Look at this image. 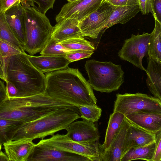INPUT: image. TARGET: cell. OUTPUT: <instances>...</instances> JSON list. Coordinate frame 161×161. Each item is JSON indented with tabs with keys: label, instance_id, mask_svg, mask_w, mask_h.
I'll return each instance as SVG.
<instances>
[{
	"label": "cell",
	"instance_id": "obj_6",
	"mask_svg": "<svg viewBox=\"0 0 161 161\" xmlns=\"http://www.w3.org/2000/svg\"><path fill=\"white\" fill-rule=\"evenodd\" d=\"M85 68L88 82L96 91L111 92L118 90L124 82V72L119 64L91 59L86 61Z\"/></svg>",
	"mask_w": 161,
	"mask_h": 161
},
{
	"label": "cell",
	"instance_id": "obj_34",
	"mask_svg": "<svg viewBox=\"0 0 161 161\" xmlns=\"http://www.w3.org/2000/svg\"><path fill=\"white\" fill-rule=\"evenodd\" d=\"M6 82V89L8 98L22 97L19 91L12 83L7 80Z\"/></svg>",
	"mask_w": 161,
	"mask_h": 161
},
{
	"label": "cell",
	"instance_id": "obj_1",
	"mask_svg": "<svg viewBox=\"0 0 161 161\" xmlns=\"http://www.w3.org/2000/svg\"><path fill=\"white\" fill-rule=\"evenodd\" d=\"M45 93L73 105H96L93 89L78 69L67 67L46 74Z\"/></svg>",
	"mask_w": 161,
	"mask_h": 161
},
{
	"label": "cell",
	"instance_id": "obj_4",
	"mask_svg": "<svg viewBox=\"0 0 161 161\" xmlns=\"http://www.w3.org/2000/svg\"><path fill=\"white\" fill-rule=\"evenodd\" d=\"M23 7L25 43L24 49L33 56L40 52L51 37L53 29L45 14L30 0H21Z\"/></svg>",
	"mask_w": 161,
	"mask_h": 161
},
{
	"label": "cell",
	"instance_id": "obj_26",
	"mask_svg": "<svg viewBox=\"0 0 161 161\" xmlns=\"http://www.w3.org/2000/svg\"><path fill=\"white\" fill-rule=\"evenodd\" d=\"M23 123L0 117V143L12 140L17 130Z\"/></svg>",
	"mask_w": 161,
	"mask_h": 161
},
{
	"label": "cell",
	"instance_id": "obj_18",
	"mask_svg": "<svg viewBox=\"0 0 161 161\" xmlns=\"http://www.w3.org/2000/svg\"><path fill=\"white\" fill-rule=\"evenodd\" d=\"M129 123L125 137L123 156L131 149L148 144L155 140V134L137 127L129 122Z\"/></svg>",
	"mask_w": 161,
	"mask_h": 161
},
{
	"label": "cell",
	"instance_id": "obj_43",
	"mask_svg": "<svg viewBox=\"0 0 161 161\" xmlns=\"http://www.w3.org/2000/svg\"><path fill=\"white\" fill-rule=\"evenodd\" d=\"M78 0H67V1L68 2H73L76 1H77Z\"/></svg>",
	"mask_w": 161,
	"mask_h": 161
},
{
	"label": "cell",
	"instance_id": "obj_9",
	"mask_svg": "<svg viewBox=\"0 0 161 161\" xmlns=\"http://www.w3.org/2000/svg\"><path fill=\"white\" fill-rule=\"evenodd\" d=\"M150 35V33H148L136 35L132 34L130 38L124 41L118 53V56L122 59L146 71L142 64V60L145 56L148 55Z\"/></svg>",
	"mask_w": 161,
	"mask_h": 161
},
{
	"label": "cell",
	"instance_id": "obj_19",
	"mask_svg": "<svg viewBox=\"0 0 161 161\" xmlns=\"http://www.w3.org/2000/svg\"><path fill=\"white\" fill-rule=\"evenodd\" d=\"M129 122L125 117L123 125L109 148L103 152L102 161H120L123 155L125 137Z\"/></svg>",
	"mask_w": 161,
	"mask_h": 161
},
{
	"label": "cell",
	"instance_id": "obj_21",
	"mask_svg": "<svg viewBox=\"0 0 161 161\" xmlns=\"http://www.w3.org/2000/svg\"><path fill=\"white\" fill-rule=\"evenodd\" d=\"M147 86L154 97L161 101V62L147 58Z\"/></svg>",
	"mask_w": 161,
	"mask_h": 161
},
{
	"label": "cell",
	"instance_id": "obj_15",
	"mask_svg": "<svg viewBox=\"0 0 161 161\" xmlns=\"http://www.w3.org/2000/svg\"><path fill=\"white\" fill-rule=\"evenodd\" d=\"M27 57L32 64L43 73H48L68 67L70 63L64 56H31Z\"/></svg>",
	"mask_w": 161,
	"mask_h": 161
},
{
	"label": "cell",
	"instance_id": "obj_40",
	"mask_svg": "<svg viewBox=\"0 0 161 161\" xmlns=\"http://www.w3.org/2000/svg\"><path fill=\"white\" fill-rule=\"evenodd\" d=\"M8 65L0 55V78L5 82L7 80Z\"/></svg>",
	"mask_w": 161,
	"mask_h": 161
},
{
	"label": "cell",
	"instance_id": "obj_24",
	"mask_svg": "<svg viewBox=\"0 0 161 161\" xmlns=\"http://www.w3.org/2000/svg\"><path fill=\"white\" fill-rule=\"evenodd\" d=\"M155 141L146 145L130 149L122 157L120 161L136 159L153 161Z\"/></svg>",
	"mask_w": 161,
	"mask_h": 161
},
{
	"label": "cell",
	"instance_id": "obj_5",
	"mask_svg": "<svg viewBox=\"0 0 161 161\" xmlns=\"http://www.w3.org/2000/svg\"><path fill=\"white\" fill-rule=\"evenodd\" d=\"M80 118V115L74 111L58 108L36 119L23 123L17 130L12 140L42 139L65 130L70 123Z\"/></svg>",
	"mask_w": 161,
	"mask_h": 161
},
{
	"label": "cell",
	"instance_id": "obj_7",
	"mask_svg": "<svg viewBox=\"0 0 161 161\" xmlns=\"http://www.w3.org/2000/svg\"><path fill=\"white\" fill-rule=\"evenodd\" d=\"M38 143L83 156L90 161H102L103 150L99 140L90 142H78L71 140L66 134H57L49 138L42 139Z\"/></svg>",
	"mask_w": 161,
	"mask_h": 161
},
{
	"label": "cell",
	"instance_id": "obj_27",
	"mask_svg": "<svg viewBox=\"0 0 161 161\" xmlns=\"http://www.w3.org/2000/svg\"><path fill=\"white\" fill-rule=\"evenodd\" d=\"M0 39L25 51L8 25L4 13L0 9Z\"/></svg>",
	"mask_w": 161,
	"mask_h": 161
},
{
	"label": "cell",
	"instance_id": "obj_13",
	"mask_svg": "<svg viewBox=\"0 0 161 161\" xmlns=\"http://www.w3.org/2000/svg\"><path fill=\"white\" fill-rule=\"evenodd\" d=\"M65 130L67 131V136L76 142H90L99 140L98 131L95 125L85 119L73 121Z\"/></svg>",
	"mask_w": 161,
	"mask_h": 161
},
{
	"label": "cell",
	"instance_id": "obj_16",
	"mask_svg": "<svg viewBox=\"0 0 161 161\" xmlns=\"http://www.w3.org/2000/svg\"><path fill=\"white\" fill-rule=\"evenodd\" d=\"M55 25L51 37L58 42L76 38L84 37L79 25V21L74 18L61 20Z\"/></svg>",
	"mask_w": 161,
	"mask_h": 161
},
{
	"label": "cell",
	"instance_id": "obj_42",
	"mask_svg": "<svg viewBox=\"0 0 161 161\" xmlns=\"http://www.w3.org/2000/svg\"><path fill=\"white\" fill-rule=\"evenodd\" d=\"M9 161L7 155L2 150L0 151V161Z\"/></svg>",
	"mask_w": 161,
	"mask_h": 161
},
{
	"label": "cell",
	"instance_id": "obj_10",
	"mask_svg": "<svg viewBox=\"0 0 161 161\" xmlns=\"http://www.w3.org/2000/svg\"><path fill=\"white\" fill-rule=\"evenodd\" d=\"M114 8V6L105 0L96 10L79 21V27L83 36L97 38Z\"/></svg>",
	"mask_w": 161,
	"mask_h": 161
},
{
	"label": "cell",
	"instance_id": "obj_3",
	"mask_svg": "<svg viewBox=\"0 0 161 161\" xmlns=\"http://www.w3.org/2000/svg\"><path fill=\"white\" fill-rule=\"evenodd\" d=\"M7 80L17 87L22 97L45 92V75L32 64L25 52L10 58L7 69Z\"/></svg>",
	"mask_w": 161,
	"mask_h": 161
},
{
	"label": "cell",
	"instance_id": "obj_32",
	"mask_svg": "<svg viewBox=\"0 0 161 161\" xmlns=\"http://www.w3.org/2000/svg\"><path fill=\"white\" fill-rule=\"evenodd\" d=\"M93 51H77L69 53L64 56L70 63L85 58L90 57Z\"/></svg>",
	"mask_w": 161,
	"mask_h": 161
},
{
	"label": "cell",
	"instance_id": "obj_25",
	"mask_svg": "<svg viewBox=\"0 0 161 161\" xmlns=\"http://www.w3.org/2000/svg\"><path fill=\"white\" fill-rule=\"evenodd\" d=\"M161 23L155 20L154 28L150 33L148 57L161 62Z\"/></svg>",
	"mask_w": 161,
	"mask_h": 161
},
{
	"label": "cell",
	"instance_id": "obj_22",
	"mask_svg": "<svg viewBox=\"0 0 161 161\" xmlns=\"http://www.w3.org/2000/svg\"><path fill=\"white\" fill-rule=\"evenodd\" d=\"M141 11L139 5L129 6H115L113 12L106 22L101 33L118 24L126 23Z\"/></svg>",
	"mask_w": 161,
	"mask_h": 161
},
{
	"label": "cell",
	"instance_id": "obj_30",
	"mask_svg": "<svg viewBox=\"0 0 161 161\" xmlns=\"http://www.w3.org/2000/svg\"><path fill=\"white\" fill-rule=\"evenodd\" d=\"M80 117L92 122L97 121L101 115V108L96 105L80 106L78 107Z\"/></svg>",
	"mask_w": 161,
	"mask_h": 161
},
{
	"label": "cell",
	"instance_id": "obj_8",
	"mask_svg": "<svg viewBox=\"0 0 161 161\" xmlns=\"http://www.w3.org/2000/svg\"><path fill=\"white\" fill-rule=\"evenodd\" d=\"M113 112H119L125 116L139 111L161 113V101L154 97L140 93H117Z\"/></svg>",
	"mask_w": 161,
	"mask_h": 161
},
{
	"label": "cell",
	"instance_id": "obj_12",
	"mask_svg": "<svg viewBox=\"0 0 161 161\" xmlns=\"http://www.w3.org/2000/svg\"><path fill=\"white\" fill-rule=\"evenodd\" d=\"M105 0H78L64 4L56 15V22L63 19L74 18L79 21L95 11Z\"/></svg>",
	"mask_w": 161,
	"mask_h": 161
},
{
	"label": "cell",
	"instance_id": "obj_23",
	"mask_svg": "<svg viewBox=\"0 0 161 161\" xmlns=\"http://www.w3.org/2000/svg\"><path fill=\"white\" fill-rule=\"evenodd\" d=\"M125 119V116L119 112H113L110 114L104 142L101 145V147L103 151L109 148L112 141L120 130Z\"/></svg>",
	"mask_w": 161,
	"mask_h": 161
},
{
	"label": "cell",
	"instance_id": "obj_33",
	"mask_svg": "<svg viewBox=\"0 0 161 161\" xmlns=\"http://www.w3.org/2000/svg\"><path fill=\"white\" fill-rule=\"evenodd\" d=\"M37 5V9L41 13L46 14L50 9H52L56 0H30Z\"/></svg>",
	"mask_w": 161,
	"mask_h": 161
},
{
	"label": "cell",
	"instance_id": "obj_44",
	"mask_svg": "<svg viewBox=\"0 0 161 161\" xmlns=\"http://www.w3.org/2000/svg\"><path fill=\"white\" fill-rule=\"evenodd\" d=\"M2 144L0 143V151L2 150Z\"/></svg>",
	"mask_w": 161,
	"mask_h": 161
},
{
	"label": "cell",
	"instance_id": "obj_14",
	"mask_svg": "<svg viewBox=\"0 0 161 161\" xmlns=\"http://www.w3.org/2000/svg\"><path fill=\"white\" fill-rule=\"evenodd\" d=\"M131 124L144 130L155 134L161 130V113L139 111L125 116Z\"/></svg>",
	"mask_w": 161,
	"mask_h": 161
},
{
	"label": "cell",
	"instance_id": "obj_20",
	"mask_svg": "<svg viewBox=\"0 0 161 161\" xmlns=\"http://www.w3.org/2000/svg\"><path fill=\"white\" fill-rule=\"evenodd\" d=\"M4 14L8 25L24 49V22L23 7L21 3L11 7L4 12Z\"/></svg>",
	"mask_w": 161,
	"mask_h": 161
},
{
	"label": "cell",
	"instance_id": "obj_29",
	"mask_svg": "<svg viewBox=\"0 0 161 161\" xmlns=\"http://www.w3.org/2000/svg\"><path fill=\"white\" fill-rule=\"evenodd\" d=\"M76 51H77L66 48L51 37L44 48L40 52V54L41 55L44 56H64L67 53Z\"/></svg>",
	"mask_w": 161,
	"mask_h": 161
},
{
	"label": "cell",
	"instance_id": "obj_39",
	"mask_svg": "<svg viewBox=\"0 0 161 161\" xmlns=\"http://www.w3.org/2000/svg\"><path fill=\"white\" fill-rule=\"evenodd\" d=\"M21 0H0V9L4 13L11 7L20 3Z\"/></svg>",
	"mask_w": 161,
	"mask_h": 161
},
{
	"label": "cell",
	"instance_id": "obj_11",
	"mask_svg": "<svg viewBox=\"0 0 161 161\" xmlns=\"http://www.w3.org/2000/svg\"><path fill=\"white\" fill-rule=\"evenodd\" d=\"M27 161H90L77 154L58 150L49 146L36 144Z\"/></svg>",
	"mask_w": 161,
	"mask_h": 161
},
{
	"label": "cell",
	"instance_id": "obj_37",
	"mask_svg": "<svg viewBox=\"0 0 161 161\" xmlns=\"http://www.w3.org/2000/svg\"><path fill=\"white\" fill-rule=\"evenodd\" d=\"M139 5L141 11L143 15L153 14L151 0H139Z\"/></svg>",
	"mask_w": 161,
	"mask_h": 161
},
{
	"label": "cell",
	"instance_id": "obj_17",
	"mask_svg": "<svg viewBox=\"0 0 161 161\" xmlns=\"http://www.w3.org/2000/svg\"><path fill=\"white\" fill-rule=\"evenodd\" d=\"M35 145L32 140L27 139L12 140L3 144L9 161H27Z\"/></svg>",
	"mask_w": 161,
	"mask_h": 161
},
{
	"label": "cell",
	"instance_id": "obj_31",
	"mask_svg": "<svg viewBox=\"0 0 161 161\" xmlns=\"http://www.w3.org/2000/svg\"><path fill=\"white\" fill-rule=\"evenodd\" d=\"M24 52L19 48L0 39V55L7 64L12 56Z\"/></svg>",
	"mask_w": 161,
	"mask_h": 161
},
{
	"label": "cell",
	"instance_id": "obj_36",
	"mask_svg": "<svg viewBox=\"0 0 161 161\" xmlns=\"http://www.w3.org/2000/svg\"><path fill=\"white\" fill-rule=\"evenodd\" d=\"M153 15L155 20L161 23V0H151Z\"/></svg>",
	"mask_w": 161,
	"mask_h": 161
},
{
	"label": "cell",
	"instance_id": "obj_2",
	"mask_svg": "<svg viewBox=\"0 0 161 161\" xmlns=\"http://www.w3.org/2000/svg\"><path fill=\"white\" fill-rule=\"evenodd\" d=\"M73 108V105L45 93L7 98L0 105V117L24 123L36 119L58 108L72 110Z\"/></svg>",
	"mask_w": 161,
	"mask_h": 161
},
{
	"label": "cell",
	"instance_id": "obj_38",
	"mask_svg": "<svg viewBox=\"0 0 161 161\" xmlns=\"http://www.w3.org/2000/svg\"><path fill=\"white\" fill-rule=\"evenodd\" d=\"M115 6H129L139 4V0H106Z\"/></svg>",
	"mask_w": 161,
	"mask_h": 161
},
{
	"label": "cell",
	"instance_id": "obj_41",
	"mask_svg": "<svg viewBox=\"0 0 161 161\" xmlns=\"http://www.w3.org/2000/svg\"><path fill=\"white\" fill-rule=\"evenodd\" d=\"M0 78V105L7 98L6 86Z\"/></svg>",
	"mask_w": 161,
	"mask_h": 161
},
{
	"label": "cell",
	"instance_id": "obj_28",
	"mask_svg": "<svg viewBox=\"0 0 161 161\" xmlns=\"http://www.w3.org/2000/svg\"><path fill=\"white\" fill-rule=\"evenodd\" d=\"M59 43L66 48L72 50L94 52L95 50L92 43L84 37L72 38Z\"/></svg>",
	"mask_w": 161,
	"mask_h": 161
},
{
	"label": "cell",
	"instance_id": "obj_35",
	"mask_svg": "<svg viewBox=\"0 0 161 161\" xmlns=\"http://www.w3.org/2000/svg\"><path fill=\"white\" fill-rule=\"evenodd\" d=\"M155 152L153 161H161V130L155 134Z\"/></svg>",
	"mask_w": 161,
	"mask_h": 161
}]
</instances>
